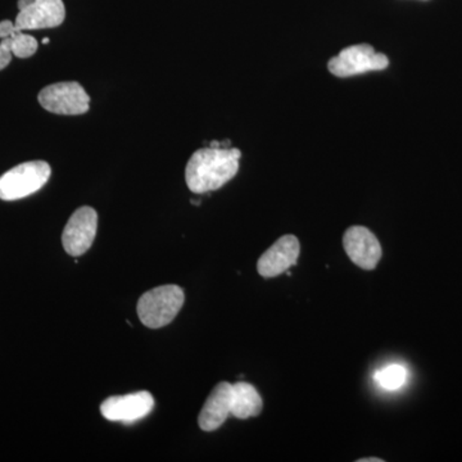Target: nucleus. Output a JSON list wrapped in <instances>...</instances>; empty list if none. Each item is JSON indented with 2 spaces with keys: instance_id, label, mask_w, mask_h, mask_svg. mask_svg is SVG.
I'll return each mask as SVG.
<instances>
[{
  "instance_id": "nucleus-3",
  "label": "nucleus",
  "mask_w": 462,
  "mask_h": 462,
  "mask_svg": "<svg viewBox=\"0 0 462 462\" xmlns=\"http://www.w3.org/2000/svg\"><path fill=\"white\" fill-rule=\"evenodd\" d=\"M51 169L45 161L21 163L0 176V199L18 200L41 190L50 180Z\"/></svg>"
},
{
  "instance_id": "nucleus-7",
  "label": "nucleus",
  "mask_w": 462,
  "mask_h": 462,
  "mask_svg": "<svg viewBox=\"0 0 462 462\" xmlns=\"http://www.w3.org/2000/svg\"><path fill=\"white\" fill-rule=\"evenodd\" d=\"M343 247L349 260L360 269L372 272L383 256L382 245L375 234L365 226H351L343 236Z\"/></svg>"
},
{
  "instance_id": "nucleus-1",
  "label": "nucleus",
  "mask_w": 462,
  "mask_h": 462,
  "mask_svg": "<svg viewBox=\"0 0 462 462\" xmlns=\"http://www.w3.org/2000/svg\"><path fill=\"white\" fill-rule=\"evenodd\" d=\"M242 152L238 148H202L194 152L185 169V181L196 194L218 190L236 178Z\"/></svg>"
},
{
  "instance_id": "nucleus-16",
  "label": "nucleus",
  "mask_w": 462,
  "mask_h": 462,
  "mask_svg": "<svg viewBox=\"0 0 462 462\" xmlns=\"http://www.w3.org/2000/svg\"><path fill=\"white\" fill-rule=\"evenodd\" d=\"M17 32L16 25L11 21L5 20L0 23V39L8 38V36L14 35Z\"/></svg>"
},
{
  "instance_id": "nucleus-10",
  "label": "nucleus",
  "mask_w": 462,
  "mask_h": 462,
  "mask_svg": "<svg viewBox=\"0 0 462 462\" xmlns=\"http://www.w3.org/2000/svg\"><path fill=\"white\" fill-rule=\"evenodd\" d=\"M300 254V245L297 236H282L260 257L257 272L263 278H275L297 264Z\"/></svg>"
},
{
  "instance_id": "nucleus-14",
  "label": "nucleus",
  "mask_w": 462,
  "mask_h": 462,
  "mask_svg": "<svg viewBox=\"0 0 462 462\" xmlns=\"http://www.w3.org/2000/svg\"><path fill=\"white\" fill-rule=\"evenodd\" d=\"M11 42L12 53L17 58L32 57L38 51V41L23 32H17L11 35Z\"/></svg>"
},
{
  "instance_id": "nucleus-11",
  "label": "nucleus",
  "mask_w": 462,
  "mask_h": 462,
  "mask_svg": "<svg viewBox=\"0 0 462 462\" xmlns=\"http://www.w3.org/2000/svg\"><path fill=\"white\" fill-rule=\"evenodd\" d=\"M231 406H233V384L227 382L218 383L207 398L205 406L199 413L200 430H217L231 415Z\"/></svg>"
},
{
  "instance_id": "nucleus-2",
  "label": "nucleus",
  "mask_w": 462,
  "mask_h": 462,
  "mask_svg": "<svg viewBox=\"0 0 462 462\" xmlns=\"http://www.w3.org/2000/svg\"><path fill=\"white\" fill-rule=\"evenodd\" d=\"M184 300V291L178 285H162L152 289L139 300V320L151 329L166 327L180 312Z\"/></svg>"
},
{
  "instance_id": "nucleus-9",
  "label": "nucleus",
  "mask_w": 462,
  "mask_h": 462,
  "mask_svg": "<svg viewBox=\"0 0 462 462\" xmlns=\"http://www.w3.org/2000/svg\"><path fill=\"white\" fill-rule=\"evenodd\" d=\"M65 18L62 0H33L27 7L20 9L14 25L18 32L53 29L62 25Z\"/></svg>"
},
{
  "instance_id": "nucleus-4",
  "label": "nucleus",
  "mask_w": 462,
  "mask_h": 462,
  "mask_svg": "<svg viewBox=\"0 0 462 462\" xmlns=\"http://www.w3.org/2000/svg\"><path fill=\"white\" fill-rule=\"evenodd\" d=\"M388 66V57L383 53H376L369 44L346 48L328 63V69L337 78H351L366 72L383 71Z\"/></svg>"
},
{
  "instance_id": "nucleus-12",
  "label": "nucleus",
  "mask_w": 462,
  "mask_h": 462,
  "mask_svg": "<svg viewBox=\"0 0 462 462\" xmlns=\"http://www.w3.org/2000/svg\"><path fill=\"white\" fill-rule=\"evenodd\" d=\"M263 402L260 393L249 383L239 382L233 384V406L231 415L234 418L245 420L256 418L263 411Z\"/></svg>"
},
{
  "instance_id": "nucleus-17",
  "label": "nucleus",
  "mask_w": 462,
  "mask_h": 462,
  "mask_svg": "<svg viewBox=\"0 0 462 462\" xmlns=\"http://www.w3.org/2000/svg\"><path fill=\"white\" fill-rule=\"evenodd\" d=\"M384 460H382V458L379 457H369V458H360V460H357V462H383Z\"/></svg>"
},
{
  "instance_id": "nucleus-13",
  "label": "nucleus",
  "mask_w": 462,
  "mask_h": 462,
  "mask_svg": "<svg viewBox=\"0 0 462 462\" xmlns=\"http://www.w3.org/2000/svg\"><path fill=\"white\" fill-rule=\"evenodd\" d=\"M375 379L380 387L388 389V391H396L406 382L407 372L401 365H389L376 374Z\"/></svg>"
},
{
  "instance_id": "nucleus-5",
  "label": "nucleus",
  "mask_w": 462,
  "mask_h": 462,
  "mask_svg": "<svg viewBox=\"0 0 462 462\" xmlns=\"http://www.w3.org/2000/svg\"><path fill=\"white\" fill-rule=\"evenodd\" d=\"M39 103L51 114L76 116L89 111L90 97L75 81L48 85L39 93Z\"/></svg>"
},
{
  "instance_id": "nucleus-18",
  "label": "nucleus",
  "mask_w": 462,
  "mask_h": 462,
  "mask_svg": "<svg viewBox=\"0 0 462 462\" xmlns=\"http://www.w3.org/2000/svg\"><path fill=\"white\" fill-rule=\"evenodd\" d=\"M42 44H48V42H50V39L44 38V39H42Z\"/></svg>"
},
{
  "instance_id": "nucleus-8",
  "label": "nucleus",
  "mask_w": 462,
  "mask_h": 462,
  "mask_svg": "<svg viewBox=\"0 0 462 462\" xmlns=\"http://www.w3.org/2000/svg\"><path fill=\"white\" fill-rule=\"evenodd\" d=\"M154 398L149 392L142 391L126 396L109 397L100 404L103 418L109 421H120L125 424L142 420L153 411Z\"/></svg>"
},
{
  "instance_id": "nucleus-15",
  "label": "nucleus",
  "mask_w": 462,
  "mask_h": 462,
  "mask_svg": "<svg viewBox=\"0 0 462 462\" xmlns=\"http://www.w3.org/2000/svg\"><path fill=\"white\" fill-rule=\"evenodd\" d=\"M12 56L14 53H12L11 36H8L0 42V71L11 63Z\"/></svg>"
},
{
  "instance_id": "nucleus-6",
  "label": "nucleus",
  "mask_w": 462,
  "mask_h": 462,
  "mask_svg": "<svg viewBox=\"0 0 462 462\" xmlns=\"http://www.w3.org/2000/svg\"><path fill=\"white\" fill-rule=\"evenodd\" d=\"M98 229V214L91 207L76 209L62 234L63 248L69 256L80 257L89 251Z\"/></svg>"
}]
</instances>
